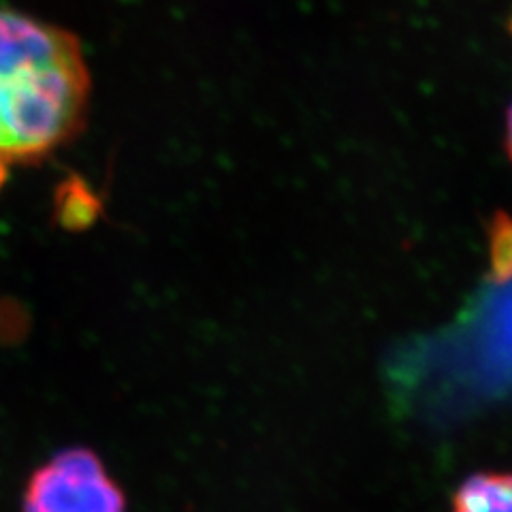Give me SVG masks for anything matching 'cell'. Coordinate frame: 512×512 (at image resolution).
Masks as SVG:
<instances>
[{
	"label": "cell",
	"mask_w": 512,
	"mask_h": 512,
	"mask_svg": "<svg viewBox=\"0 0 512 512\" xmlns=\"http://www.w3.org/2000/svg\"><path fill=\"white\" fill-rule=\"evenodd\" d=\"M92 94L71 30L0 7V167L32 165L82 133Z\"/></svg>",
	"instance_id": "cell-1"
},
{
	"label": "cell",
	"mask_w": 512,
	"mask_h": 512,
	"mask_svg": "<svg viewBox=\"0 0 512 512\" xmlns=\"http://www.w3.org/2000/svg\"><path fill=\"white\" fill-rule=\"evenodd\" d=\"M22 512H126V495L90 448H64L28 478Z\"/></svg>",
	"instance_id": "cell-2"
},
{
	"label": "cell",
	"mask_w": 512,
	"mask_h": 512,
	"mask_svg": "<svg viewBox=\"0 0 512 512\" xmlns=\"http://www.w3.org/2000/svg\"><path fill=\"white\" fill-rule=\"evenodd\" d=\"M453 512H512V474L478 472L463 480L453 498Z\"/></svg>",
	"instance_id": "cell-3"
},
{
	"label": "cell",
	"mask_w": 512,
	"mask_h": 512,
	"mask_svg": "<svg viewBox=\"0 0 512 512\" xmlns=\"http://www.w3.org/2000/svg\"><path fill=\"white\" fill-rule=\"evenodd\" d=\"M489 280L506 284L512 280V216L498 210L487 224Z\"/></svg>",
	"instance_id": "cell-4"
},
{
	"label": "cell",
	"mask_w": 512,
	"mask_h": 512,
	"mask_svg": "<svg viewBox=\"0 0 512 512\" xmlns=\"http://www.w3.org/2000/svg\"><path fill=\"white\" fill-rule=\"evenodd\" d=\"M506 150H508V156L512 160V105H510L508 116H506Z\"/></svg>",
	"instance_id": "cell-5"
},
{
	"label": "cell",
	"mask_w": 512,
	"mask_h": 512,
	"mask_svg": "<svg viewBox=\"0 0 512 512\" xmlns=\"http://www.w3.org/2000/svg\"><path fill=\"white\" fill-rule=\"evenodd\" d=\"M3 171H5V167H0V175H3Z\"/></svg>",
	"instance_id": "cell-6"
},
{
	"label": "cell",
	"mask_w": 512,
	"mask_h": 512,
	"mask_svg": "<svg viewBox=\"0 0 512 512\" xmlns=\"http://www.w3.org/2000/svg\"><path fill=\"white\" fill-rule=\"evenodd\" d=\"M510 32H512V20H510Z\"/></svg>",
	"instance_id": "cell-7"
}]
</instances>
